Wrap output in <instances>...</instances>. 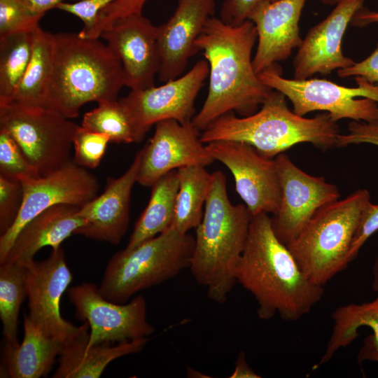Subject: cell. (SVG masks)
I'll return each mask as SVG.
<instances>
[{"instance_id": "cell-1", "label": "cell", "mask_w": 378, "mask_h": 378, "mask_svg": "<svg viewBox=\"0 0 378 378\" xmlns=\"http://www.w3.org/2000/svg\"><path fill=\"white\" fill-rule=\"evenodd\" d=\"M236 280L255 299L257 315L262 320L277 314L284 321H298L324 293L323 287L308 278L276 237L267 213L251 217Z\"/></svg>"}, {"instance_id": "cell-2", "label": "cell", "mask_w": 378, "mask_h": 378, "mask_svg": "<svg viewBox=\"0 0 378 378\" xmlns=\"http://www.w3.org/2000/svg\"><path fill=\"white\" fill-rule=\"evenodd\" d=\"M258 34L246 20L232 25L211 17L195 41L209 67L207 97L192 124L204 130L220 116L235 111L241 116L255 113L273 89L255 71L251 58Z\"/></svg>"}, {"instance_id": "cell-3", "label": "cell", "mask_w": 378, "mask_h": 378, "mask_svg": "<svg viewBox=\"0 0 378 378\" xmlns=\"http://www.w3.org/2000/svg\"><path fill=\"white\" fill-rule=\"evenodd\" d=\"M212 174L189 268L197 284L206 288L208 298L223 304L237 283L236 270L252 215L246 205L231 203L225 175L220 171Z\"/></svg>"}, {"instance_id": "cell-4", "label": "cell", "mask_w": 378, "mask_h": 378, "mask_svg": "<svg viewBox=\"0 0 378 378\" xmlns=\"http://www.w3.org/2000/svg\"><path fill=\"white\" fill-rule=\"evenodd\" d=\"M125 85L122 64L106 44L78 33L53 34V62L44 106L76 118L90 102L117 100Z\"/></svg>"}, {"instance_id": "cell-5", "label": "cell", "mask_w": 378, "mask_h": 378, "mask_svg": "<svg viewBox=\"0 0 378 378\" xmlns=\"http://www.w3.org/2000/svg\"><path fill=\"white\" fill-rule=\"evenodd\" d=\"M286 98L272 90L260 110L241 117L227 113L203 130L200 139L204 144L218 141L246 143L270 159L304 142L323 150L337 146L340 133L328 113L304 118L290 110Z\"/></svg>"}, {"instance_id": "cell-6", "label": "cell", "mask_w": 378, "mask_h": 378, "mask_svg": "<svg viewBox=\"0 0 378 378\" xmlns=\"http://www.w3.org/2000/svg\"><path fill=\"white\" fill-rule=\"evenodd\" d=\"M369 202V191L358 189L323 206L286 245L312 282L323 287L349 264L353 239Z\"/></svg>"}, {"instance_id": "cell-7", "label": "cell", "mask_w": 378, "mask_h": 378, "mask_svg": "<svg viewBox=\"0 0 378 378\" xmlns=\"http://www.w3.org/2000/svg\"><path fill=\"white\" fill-rule=\"evenodd\" d=\"M195 237L171 226L109 260L98 287L106 300L125 303L136 293L164 282L189 268Z\"/></svg>"}, {"instance_id": "cell-8", "label": "cell", "mask_w": 378, "mask_h": 378, "mask_svg": "<svg viewBox=\"0 0 378 378\" xmlns=\"http://www.w3.org/2000/svg\"><path fill=\"white\" fill-rule=\"evenodd\" d=\"M78 127L46 106L0 101V130L14 139L41 176L51 174L71 159L70 150Z\"/></svg>"}, {"instance_id": "cell-9", "label": "cell", "mask_w": 378, "mask_h": 378, "mask_svg": "<svg viewBox=\"0 0 378 378\" xmlns=\"http://www.w3.org/2000/svg\"><path fill=\"white\" fill-rule=\"evenodd\" d=\"M281 74L277 64L258 74V77L267 86L284 94L299 115L323 111L335 122L344 118L365 122L378 120V83L356 76L357 86L349 88L326 79H288Z\"/></svg>"}, {"instance_id": "cell-10", "label": "cell", "mask_w": 378, "mask_h": 378, "mask_svg": "<svg viewBox=\"0 0 378 378\" xmlns=\"http://www.w3.org/2000/svg\"><path fill=\"white\" fill-rule=\"evenodd\" d=\"M77 318L90 328L87 346L125 342L147 337L154 332L146 318V302L141 295L128 303H116L104 298L98 287L83 283L68 290Z\"/></svg>"}, {"instance_id": "cell-11", "label": "cell", "mask_w": 378, "mask_h": 378, "mask_svg": "<svg viewBox=\"0 0 378 378\" xmlns=\"http://www.w3.org/2000/svg\"><path fill=\"white\" fill-rule=\"evenodd\" d=\"M23 202L13 225L0 235V263L8 254L21 229L37 215L57 204L78 207L98 195L97 177L71 159L46 176L22 181Z\"/></svg>"}, {"instance_id": "cell-12", "label": "cell", "mask_w": 378, "mask_h": 378, "mask_svg": "<svg viewBox=\"0 0 378 378\" xmlns=\"http://www.w3.org/2000/svg\"><path fill=\"white\" fill-rule=\"evenodd\" d=\"M28 316L47 336L64 344L88 326H76L60 312V300L73 276L63 248H52L48 258L25 265Z\"/></svg>"}, {"instance_id": "cell-13", "label": "cell", "mask_w": 378, "mask_h": 378, "mask_svg": "<svg viewBox=\"0 0 378 378\" xmlns=\"http://www.w3.org/2000/svg\"><path fill=\"white\" fill-rule=\"evenodd\" d=\"M209 74L207 61L201 59L183 76L158 87L131 90L119 99L141 139L160 121L174 120L182 124L191 122L195 116V99Z\"/></svg>"}, {"instance_id": "cell-14", "label": "cell", "mask_w": 378, "mask_h": 378, "mask_svg": "<svg viewBox=\"0 0 378 378\" xmlns=\"http://www.w3.org/2000/svg\"><path fill=\"white\" fill-rule=\"evenodd\" d=\"M281 186L279 208L271 217L273 230L287 245L301 232L314 214L339 200L337 187L323 177L309 175L284 153L274 158Z\"/></svg>"}, {"instance_id": "cell-15", "label": "cell", "mask_w": 378, "mask_h": 378, "mask_svg": "<svg viewBox=\"0 0 378 378\" xmlns=\"http://www.w3.org/2000/svg\"><path fill=\"white\" fill-rule=\"evenodd\" d=\"M215 160L232 173L236 191L251 215L275 214L281 199V186L274 159L260 155L252 146L232 141L205 144Z\"/></svg>"}, {"instance_id": "cell-16", "label": "cell", "mask_w": 378, "mask_h": 378, "mask_svg": "<svg viewBox=\"0 0 378 378\" xmlns=\"http://www.w3.org/2000/svg\"><path fill=\"white\" fill-rule=\"evenodd\" d=\"M100 36L120 59L125 85L131 90H142L155 85L160 59L157 41V27L134 12L108 22Z\"/></svg>"}, {"instance_id": "cell-17", "label": "cell", "mask_w": 378, "mask_h": 378, "mask_svg": "<svg viewBox=\"0 0 378 378\" xmlns=\"http://www.w3.org/2000/svg\"><path fill=\"white\" fill-rule=\"evenodd\" d=\"M192 121L184 124L164 120L155 124V132L140 150L137 183L152 186L168 172L183 167H206L215 160L200 139Z\"/></svg>"}, {"instance_id": "cell-18", "label": "cell", "mask_w": 378, "mask_h": 378, "mask_svg": "<svg viewBox=\"0 0 378 378\" xmlns=\"http://www.w3.org/2000/svg\"><path fill=\"white\" fill-rule=\"evenodd\" d=\"M364 1L340 0L324 20L309 29L293 59L294 79H308L316 74L326 76L355 63L343 54L342 43Z\"/></svg>"}, {"instance_id": "cell-19", "label": "cell", "mask_w": 378, "mask_h": 378, "mask_svg": "<svg viewBox=\"0 0 378 378\" xmlns=\"http://www.w3.org/2000/svg\"><path fill=\"white\" fill-rule=\"evenodd\" d=\"M306 0L267 1L257 4L250 12L258 34V46L253 58L255 71L260 72L284 61L299 48V21Z\"/></svg>"}, {"instance_id": "cell-20", "label": "cell", "mask_w": 378, "mask_h": 378, "mask_svg": "<svg viewBox=\"0 0 378 378\" xmlns=\"http://www.w3.org/2000/svg\"><path fill=\"white\" fill-rule=\"evenodd\" d=\"M214 8V0H178L172 16L157 27L160 81L166 83L181 76L190 58L197 52L195 41Z\"/></svg>"}, {"instance_id": "cell-21", "label": "cell", "mask_w": 378, "mask_h": 378, "mask_svg": "<svg viewBox=\"0 0 378 378\" xmlns=\"http://www.w3.org/2000/svg\"><path fill=\"white\" fill-rule=\"evenodd\" d=\"M140 160L139 150L122 176L108 177L104 191L80 208L85 224L74 234L113 245L120 242L129 226L131 192L137 183Z\"/></svg>"}, {"instance_id": "cell-22", "label": "cell", "mask_w": 378, "mask_h": 378, "mask_svg": "<svg viewBox=\"0 0 378 378\" xmlns=\"http://www.w3.org/2000/svg\"><path fill=\"white\" fill-rule=\"evenodd\" d=\"M80 208L57 204L37 215L19 232L1 263L8 262L25 266L34 260V255L42 248L61 246L66 239L85 224L78 214Z\"/></svg>"}, {"instance_id": "cell-23", "label": "cell", "mask_w": 378, "mask_h": 378, "mask_svg": "<svg viewBox=\"0 0 378 378\" xmlns=\"http://www.w3.org/2000/svg\"><path fill=\"white\" fill-rule=\"evenodd\" d=\"M332 318L330 339L313 370L328 363L339 349L351 344L358 337V330L362 327L369 328L372 333L364 339L357 360L360 365L365 361L378 364V296L370 302L339 307L332 312Z\"/></svg>"}, {"instance_id": "cell-24", "label": "cell", "mask_w": 378, "mask_h": 378, "mask_svg": "<svg viewBox=\"0 0 378 378\" xmlns=\"http://www.w3.org/2000/svg\"><path fill=\"white\" fill-rule=\"evenodd\" d=\"M89 326L71 341L62 345L59 365L54 378H99L113 360L130 354L139 353L148 342L141 338L129 342L95 344L87 346Z\"/></svg>"}, {"instance_id": "cell-25", "label": "cell", "mask_w": 378, "mask_h": 378, "mask_svg": "<svg viewBox=\"0 0 378 378\" xmlns=\"http://www.w3.org/2000/svg\"><path fill=\"white\" fill-rule=\"evenodd\" d=\"M23 340L17 346L4 347L1 377L11 378H39L47 375L62 344L45 335L30 319L24 316Z\"/></svg>"}, {"instance_id": "cell-26", "label": "cell", "mask_w": 378, "mask_h": 378, "mask_svg": "<svg viewBox=\"0 0 378 378\" xmlns=\"http://www.w3.org/2000/svg\"><path fill=\"white\" fill-rule=\"evenodd\" d=\"M179 182L177 169L156 181L147 206L136 223L127 248H132L164 232L172 225Z\"/></svg>"}, {"instance_id": "cell-27", "label": "cell", "mask_w": 378, "mask_h": 378, "mask_svg": "<svg viewBox=\"0 0 378 378\" xmlns=\"http://www.w3.org/2000/svg\"><path fill=\"white\" fill-rule=\"evenodd\" d=\"M177 172L179 186L172 226L186 234L202 220V206L211 188L213 174L202 165L183 167Z\"/></svg>"}, {"instance_id": "cell-28", "label": "cell", "mask_w": 378, "mask_h": 378, "mask_svg": "<svg viewBox=\"0 0 378 378\" xmlns=\"http://www.w3.org/2000/svg\"><path fill=\"white\" fill-rule=\"evenodd\" d=\"M31 59L11 99L22 104L44 106L53 62V34L38 27L33 33Z\"/></svg>"}, {"instance_id": "cell-29", "label": "cell", "mask_w": 378, "mask_h": 378, "mask_svg": "<svg viewBox=\"0 0 378 378\" xmlns=\"http://www.w3.org/2000/svg\"><path fill=\"white\" fill-rule=\"evenodd\" d=\"M0 318L4 347L13 348L18 340V316L27 298L25 266L4 262L0 264Z\"/></svg>"}, {"instance_id": "cell-30", "label": "cell", "mask_w": 378, "mask_h": 378, "mask_svg": "<svg viewBox=\"0 0 378 378\" xmlns=\"http://www.w3.org/2000/svg\"><path fill=\"white\" fill-rule=\"evenodd\" d=\"M32 33L0 37V101L11 99L25 73L32 53Z\"/></svg>"}, {"instance_id": "cell-31", "label": "cell", "mask_w": 378, "mask_h": 378, "mask_svg": "<svg viewBox=\"0 0 378 378\" xmlns=\"http://www.w3.org/2000/svg\"><path fill=\"white\" fill-rule=\"evenodd\" d=\"M80 126L107 135L116 144L142 141L127 110L119 100H106L84 114Z\"/></svg>"}, {"instance_id": "cell-32", "label": "cell", "mask_w": 378, "mask_h": 378, "mask_svg": "<svg viewBox=\"0 0 378 378\" xmlns=\"http://www.w3.org/2000/svg\"><path fill=\"white\" fill-rule=\"evenodd\" d=\"M0 176L20 181L41 176L14 139L2 130H0Z\"/></svg>"}, {"instance_id": "cell-33", "label": "cell", "mask_w": 378, "mask_h": 378, "mask_svg": "<svg viewBox=\"0 0 378 378\" xmlns=\"http://www.w3.org/2000/svg\"><path fill=\"white\" fill-rule=\"evenodd\" d=\"M43 16L34 13L22 0H0V37L32 33Z\"/></svg>"}, {"instance_id": "cell-34", "label": "cell", "mask_w": 378, "mask_h": 378, "mask_svg": "<svg viewBox=\"0 0 378 378\" xmlns=\"http://www.w3.org/2000/svg\"><path fill=\"white\" fill-rule=\"evenodd\" d=\"M109 142L111 140L107 135L79 125L73 139L74 160L84 168H97Z\"/></svg>"}, {"instance_id": "cell-35", "label": "cell", "mask_w": 378, "mask_h": 378, "mask_svg": "<svg viewBox=\"0 0 378 378\" xmlns=\"http://www.w3.org/2000/svg\"><path fill=\"white\" fill-rule=\"evenodd\" d=\"M118 0H80L64 2L57 6V9L68 13L79 18L83 28L78 34L85 38H98L97 27L100 13Z\"/></svg>"}, {"instance_id": "cell-36", "label": "cell", "mask_w": 378, "mask_h": 378, "mask_svg": "<svg viewBox=\"0 0 378 378\" xmlns=\"http://www.w3.org/2000/svg\"><path fill=\"white\" fill-rule=\"evenodd\" d=\"M22 181L0 176V234L15 221L23 202ZM0 234V235H1Z\"/></svg>"}, {"instance_id": "cell-37", "label": "cell", "mask_w": 378, "mask_h": 378, "mask_svg": "<svg viewBox=\"0 0 378 378\" xmlns=\"http://www.w3.org/2000/svg\"><path fill=\"white\" fill-rule=\"evenodd\" d=\"M378 230V204L369 202L364 208L349 254V263L365 241Z\"/></svg>"}, {"instance_id": "cell-38", "label": "cell", "mask_w": 378, "mask_h": 378, "mask_svg": "<svg viewBox=\"0 0 378 378\" xmlns=\"http://www.w3.org/2000/svg\"><path fill=\"white\" fill-rule=\"evenodd\" d=\"M370 144L378 146V120L371 122L351 121L348 125V133L338 136L337 146Z\"/></svg>"}, {"instance_id": "cell-39", "label": "cell", "mask_w": 378, "mask_h": 378, "mask_svg": "<svg viewBox=\"0 0 378 378\" xmlns=\"http://www.w3.org/2000/svg\"><path fill=\"white\" fill-rule=\"evenodd\" d=\"M278 0H225L220 9V19L225 23L237 25L248 20L252 9L259 3Z\"/></svg>"}, {"instance_id": "cell-40", "label": "cell", "mask_w": 378, "mask_h": 378, "mask_svg": "<svg viewBox=\"0 0 378 378\" xmlns=\"http://www.w3.org/2000/svg\"><path fill=\"white\" fill-rule=\"evenodd\" d=\"M337 75L340 78L362 76L372 83H378V44L370 55L349 67L337 70Z\"/></svg>"}, {"instance_id": "cell-41", "label": "cell", "mask_w": 378, "mask_h": 378, "mask_svg": "<svg viewBox=\"0 0 378 378\" xmlns=\"http://www.w3.org/2000/svg\"><path fill=\"white\" fill-rule=\"evenodd\" d=\"M27 6L34 13L44 15L45 13L53 8H57V6L62 3L77 1L80 0H22Z\"/></svg>"}, {"instance_id": "cell-42", "label": "cell", "mask_w": 378, "mask_h": 378, "mask_svg": "<svg viewBox=\"0 0 378 378\" xmlns=\"http://www.w3.org/2000/svg\"><path fill=\"white\" fill-rule=\"evenodd\" d=\"M230 378H259L261 376L257 374L247 363L245 354L240 352L235 363V368Z\"/></svg>"}, {"instance_id": "cell-43", "label": "cell", "mask_w": 378, "mask_h": 378, "mask_svg": "<svg viewBox=\"0 0 378 378\" xmlns=\"http://www.w3.org/2000/svg\"><path fill=\"white\" fill-rule=\"evenodd\" d=\"M376 22H378V12L371 11L362 7L354 15L350 24L353 26L363 27Z\"/></svg>"}, {"instance_id": "cell-44", "label": "cell", "mask_w": 378, "mask_h": 378, "mask_svg": "<svg viewBox=\"0 0 378 378\" xmlns=\"http://www.w3.org/2000/svg\"><path fill=\"white\" fill-rule=\"evenodd\" d=\"M146 0H119V6L125 13L141 12Z\"/></svg>"}, {"instance_id": "cell-45", "label": "cell", "mask_w": 378, "mask_h": 378, "mask_svg": "<svg viewBox=\"0 0 378 378\" xmlns=\"http://www.w3.org/2000/svg\"><path fill=\"white\" fill-rule=\"evenodd\" d=\"M372 288L378 293V255L376 257L372 268Z\"/></svg>"}, {"instance_id": "cell-46", "label": "cell", "mask_w": 378, "mask_h": 378, "mask_svg": "<svg viewBox=\"0 0 378 378\" xmlns=\"http://www.w3.org/2000/svg\"><path fill=\"white\" fill-rule=\"evenodd\" d=\"M324 4L335 5L340 0H319Z\"/></svg>"}]
</instances>
